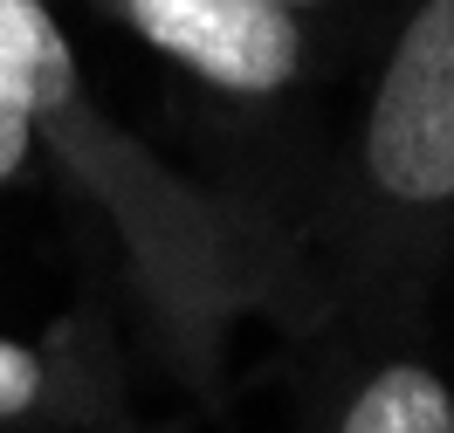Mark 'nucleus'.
Instances as JSON below:
<instances>
[{
	"mask_svg": "<svg viewBox=\"0 0 454 433\" xmlns=\"http://www.w3.org/2000/svg\"><path fill=\"white\" fill-rule=\"evenodd\" d=\"M365 241L393 289L413 296L454 241V0H420L372 83L358 124Z\"/></svg>",
	"mask_w": 454,
	"mask_h": 433,
	"instance_id": "f257e3e1",
	"label": "nucleus"
},
{
	"mask_svg": "<svg viewBox=\"0 0 454 433\" xmlns=\"http://www.w3.org/2000/svg\"><path fill=\"white\" fill-rule=\"evenodd\" d=\"M124 21L234 97H269L303 69V28L283 0H117Z\"/></svg>",
	"mask_w": 454,
	"mask_h": 433,
	"instance_id": "f03ea898",
	"label": "nucleus"
},
{
	"mask_svg": "<svg viewBox=\"0 0 454 433\" xmlns=\"http://www.w3.org/2000/svg\"><path fill=\"white\" fill-rule=\"evenodd\" d=\"M338 433H454V385L420 358H386L351 385Z\"/></svg>",
	"mask_w": 454,
	"mask_h": 433,
	"instance_id": "7ed1b4c3",
	"label": "nucleus"
},
{
	"mask_svg": "<svg viewBox=\"0 0 454 433\" xmlns=\"http://www.w3.org/2000/svg\"><path fill=\"white\" fill-rule=\"evenodd\" d=\"M69 83H76V56L62 42L56 14L42 0H0V89L14 104L42 111Z\"/></svg>",
	"mask_w": 454,
	"mask_h": 433,
	"instance_id": "20e7f679",
	"label": "nucleus"
},
{
	"mask_svg": "<svg viewBox=\"0 0 454 433\" xmlns=\"http://www.w3.org/2000/svg\"><path fill=\"white\" fill-rule=\"evenodd\" d=\"M42 399H49V365H42L28 344L0 337V420H21V413H35Z\"/></svg>",
	"mask_w": 454,
	"mask_h": 433,
	"instance_id": "39448f33",
	"label": "nucleus"
},
{
	"mask_svg": "<svg viewBox=\"0 0 454 433\" xmlns=\"http://www.w3.org/2000/svg\"><path fill=\"white\" fill-rule=\"evenodd\" d=\"M35 138H42V131H35V111H28V104H14V97L0 89V186H7V179H21Z\"/></svg>",
	"mask_w": 454,
	"mask_h": 433,
	"instance_id": "423d86ee",
	"label": "nucleus"
},
{
	"mask_svg": "<svg viewBox=\"0 0 454 433\" xmlns=\"http://www.w3.org/2000/svg\"><path fill=\"white\" fill-rule=\"evenodd\" d=\"M283 7H317V0H283Z\"/></svg>",
	"mask_w": 454,
	"mask_h": 433,
	"instance_id": "0eeeda50",
	"label": "nucleus"
}]
</instances>
